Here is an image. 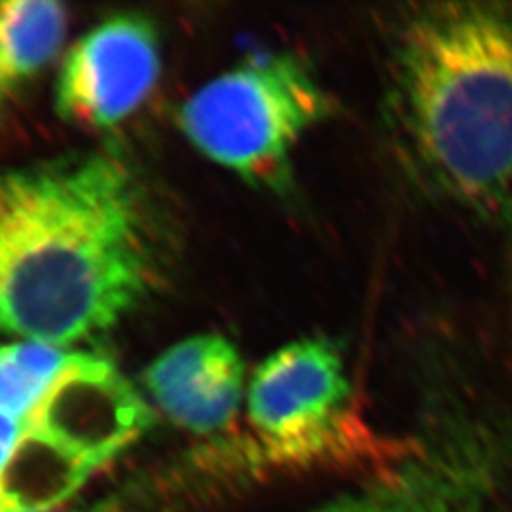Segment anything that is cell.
Wrapping results in <instances>:
<instances>
[{
    "mask_svg": "<svg viewBox=\"0 0 512 512\" xmlns=\"http://www.w3.org/2000/svg\"><path fill=\"white\" fill-rule=\"evenodd\" d=\"M334 112V101L310 65L289 52L245 59L194 93L179 124L211 162L243 181L287 194L293 152Z\"/></svg>",
    "mask_w": 512,
    "mask_h": 512,
    "instance_id": "obj_4",
    "label": "cell"
},
{
    "mask_svg": "<svg viewBox=\"0 0 512 512\" xmlns=\"http://www.w3.org/2000/svg\"><path fill=\"white\" fill-rule=\"evenodd\" d=\"M73 357L74 351L33 340L0 344V410L25 423Z\"/></svg>",
    "mask_w": 512,
    "mask_h": 512,
    "instance_id": "obj_9",
    "label": "cell"
},
{
    "mask_svg": "<svg viewBox=\"0 0 512 512\" xmlns=\"http://www.w3.org/2000/svg\"><path fill=\"white\" fill-rule=\"evenodd\" d=\"M141 184L107 152L0 169V334L65 348L154 287Z\"/></svg>",
    "mask_w": 512,
    "mask_h": 512,
    "instance_id": "obj_1",
    "label": "cell"
},
{
    "mask_svg": "<svg viewBox=\"0 0 512 512\" xmlns=\"http://www.w3.org/2000/svg\"><path fill=\"white\" fill-rule=\"evenodd\" d=\"M255 454L277 467L365 459L378 440L351 408L342 351L327 338H302L258 366L247 391Z\"/></svg>",
    "mask_w": 512,
    "mask_h": 512,
    "instance_id": "obj_5",
    "label": "cell"
},
{
    "mask_svg": "<svg viewBox=\"0 0 512 512\" xmlns=\"http://www.w3.org/2000/svg\"><path fill=\"white\" fill-rule=\"evenodd\" d=\"M67 10L52 0L0 2V116L61 52Z\"/></svg>",
    "mask_w": 512,
    "mask_h": 512,
    "instance_id": "obj_8",
    "label": "cell"
},
{
    "mask_svg": "<svg viewBox=\"0 0 512 512\" xmlns=\"http://www.w3.org/2000/svg\"><path fill=\"white\" fill-rule=\"evenodd\" d=\"M147 495L143 494L141 486L137 488H124L118 492L92 497V499H80L69 501L61 507H55L46 512H147Z\"/></svg>",
    "mask_w": 512,
    "mask_h": 512,
    "instance_id": "obj_11",
    "label": "cell"
},
{
    "mask_svg": "<svg viewBox=\"0 0 512 512\" xmlns=\"http://www.w3.org/2000/svg\"><path fill=\"white\" fill-rule=\"evenodd\" d=\"M385 114L433 194L512 217V4H412L389 23Z\"/></svg>",
    "mask_w": 512,
    "mask_h": 512,
    "instance_id": "obj_2",
    "label": "cell"
},
{
    "mask_svg": "<svg viewBox=\"0 0 512 512\" xmlns=\"http://www.w3.org/2000/svg\"><path fill=\"white\" fill-rule=\"evenodd\" d=\"M150 412L118 368L74 351L0 476V512H46L69 497L150 423Z\"/></svg>",
    "mask_w": 512,
    "mask_h": 512,
    "instance_id": "obj_3",
    "label": "cell"
},
{
    "mask_svg": "<svg viewBox=\"0 0 512 512\" xmlns=\"http://www.w3.org/2000/svg\"><path fill=\"white\" fill-rule=\"evenodd\" d=\"M311 512H437L420 486L404 476H382Z\"/></svg>",
    "mask_w": 512,
    "mask_h": 512,
    "instance_id": "obj_10",
    "label": "cell"
},
{
    "mask_svg": "<svg viewBox=\"0 0 512 512\" xmlns=\"http://www.w3.org/2000/svg\"><path fill=\"white\" fill-rule=\"evenodd\" d=\"M25 437V423L0 410V476L16 456L21 440Z\"/></svg>",
    "mask_w": 512,
    "mask_h": 512,
    "instance_id": "obj_12",
    "label": "cell"
},
{
    "mask_svg": "<svg viewBox=\"0 0 512 512\" xmlns=\"http://www.w3.org/2000/svg\"><path fill=\"white\" fill-rule=\"evenodd\" d=\"M158 408L194 435H219L238 416L245 363L220 334H200L164 351L145 372Z\"/></svg>",
    "mask_w": 512,
    "mask_h": 512,
    "instance_id": "obj_7",
    "label": "cell"
},
{
    "mask_svg": "<svg viewBox=\"0 0 512 512\" xmlns=\"http://www.w3.org/2000/svg\"><path fill=\"white\" fill-rule=\"evenodd\" d=\"M160 65V40L150 19L141 14L105 19L65 57L55 110L61 120L84 128H116L147 101Z\"/></svg>",
    "mask_w": 512,
    "mask_h": 512,
    "instance_id": "obj_6",
    "label": "cell"
}]
</instances>
